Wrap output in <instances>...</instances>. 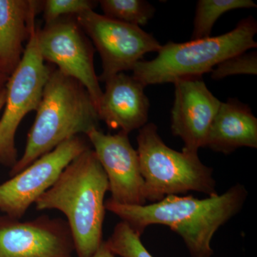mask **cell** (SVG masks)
I'll use <instances>...</instances> for the list:
<instances>
[{
    "label": "cell",
    "instance_id": "6da1fadb",
    "mask_svg": "<svg viewBox=\"0 0 257 257\" xmlns=\"http://www.w3.org/2000/svg\"><path fill=\"white\" fill-rule=\"evenodd\" d=\"M248 192L237 184L224 194L199 199L192 195H169L142 206L123 205L108 199L106 210L117 216L141 236L150 225L170 227L183 239L192 257H211L213 236L242 209Z\"/></svg>",
    "mask_w": 257,
    "mask_h": 257
},
{
    "label": "cell",
    "instance_id": "7a4b0ae2",
    "mask_svg": "<svg viewBox=\"0 0 257 257\" xmlns=\"http://www.w3.org/2000/svg\"><path fill=\"white\" fill-rule=\"evenodd\" d=\"M105 172L95 152L88 149L66 167L55 183L35 203L38 211L58 210L67 217L77 257H92L102 240Z\"/></svg>",
    "mask_w": 257,
    "mask_h": 257
},
{
    "label": "cell",
    "instance_id": "3957f363",
    "mask_svg": "<svg viewBox=\"0 0 257 257\" xmlns=\"http://www.w3.org/2000/svg\"><path fill=\"white\" fill-rule=\"evenodd\" d=\"M36 111L23 156L10 170L11 177L66 140L99 128L97 109L87 89L58 69L51 70Z\"/></svg>",
    "mask_w": 257,
    "mask_h": 257
},
{
    "label": "cell",
    "instance_id": "277c9868",
    "mask_svg": "<svg viewBox=\"0 0 257 257\" xmlns=\"http://www.w3.org/2000/svg\"><path fill=\"white\" fill-rule=\"evenodd\" d=\"M256 20L248 17L227 33L184 43L162 45L156 58L140 61L133 69L134 78L146 87L174 83L178 79L202 77L223 61L256 48Z\"/></svg>",
    "mask_w": 257,
    "mask_h": 257
},
{
    "label": "cell",
    "instance_id": "5b68a950",
    "mask_svg": "<svg viewBox=\"0 0 257 257\" xmlns=\"http://www.w3.org/2000/svg\"><path fill=\"white\" fill-rule=\"evenodd\" d=\"M138 153L145 180L147 202H157L169 195L197 192L218 194L213 169L198 155L177 152L167 146L154 123L140 128Z\"/></svg>",
    "mask_w": 257,
    "mask_h": 257
},
{
    "label": "cell",
    "instance_id": "8992f818",
    "mask_svg": "<svg viewBox=\"0 0 257 257\" xmlns=\"http://www.w3.org/2000/svg\"><path fill=\"white\" fill-rule=\"evenodd\" d=\"M51 70L39 50L35 23L23 58L5 85L6 101L0 119V165L10 169L16 165L17 130L25 116L38 108Z\"/></svg>",
    "mask_w": 257,
    "mask_h": 257
},
{
    "label": "cell",
    "instance_id": "52a82bcc",
    "mask_svg": "<svg viewBox=\"0 0 257 257\" xmlns=\"http://www.w3.org/2000/svg\"><path fill=\"white\" fill-rule=\"evenodd\" d=\"M79 26L99 52L102 63L99 82L133 70L144 56L158 52L162 45L151 34L136 25L99 15L94 10L75 17Z\"/></svg>",
    "mask_w": 257,
    "mask_h": 257
},
{
    "label": "cell",
    "instance_id": "ba28073f",
    "mask_svg": "<svg viewBox=\"0 0 257 257\" xmlns=\"http://www.w3.org/2000/svg\"><path fill=\"white\" fill-rule=\"evenodd\" d=\"M37 42L44 60L81 83L98 109L103 91L94 69V48L76 18L64 17L37 28Z\"/></svg>",
    "mask_w": 257,
    "mask_h": 257
},
{
    "label": "cell",
    "instance_id": "9c48e42d",
    "mask_svg": "<svg viewBox=\"0 0 257 257\" xmlns=\"http://www.w3.org/2000/svg\"><path fill=\"white\" fill-rule=\"evenodd\" d=\"M89 148V140L74 136L0 184V211L13 219H21L69 163Z\"/></svg>",
    "mask_w": 257,
    "mask_h": 257
},
{
    "label": "cell",
    "instance_id": "30bf717a",
    "mask_svg": "<svg viewBox=\"0 0 257 257\" xmlns=\"http://www.w3.org/2000/svg\"><path fill=\"white\" fill-rule=\"evenodd\" d=\"M67 221L47 215L20 221L0 216V257H74Z\"/></svg>",
    "mask_w": 257,
    "mask_h": 257
},
{
    "label": "cell",
    "instance_id": "8fae6325",
    "mask_svg": "<svg viewBox=\"0 0 257 257\" xmlns=\"http://www.w3.org/2000/svg\"><path fill=\"white\" fill-rule=\"evenodd\" d=\"M87 138L105 172L110 200L123 205L146 204L145 180L142 175L138 151L127 134H104L93 130Z\"/></svg>",
    "mask_w": 257,
    "mask_h": 257
},
{
    "label": "cell",
    "instance_id": "7c38bea8",
    "mask_svg": "<svg viewBox=\"0 0 257 257\" xmlns=\"http://www.w3.org/2000/svg\"><path fill=\"white\" fill-rule=\"evenodd\" d=\"M172 109V134L182 139V152L198 155L205 146L208 132L221 101L208 89L202 77L178 79Z\"/></svg>",
    "mask_w": 257,
    "mask_h": 257
},
{
    "label": "cell",
    "instance_id": "4fadbf2b",
    "mask_svg": "<svg viewBox=\"0 0 257 257\" xmlns=\"http://www.w3.org/2000/svg\"><path fill=\"white\" fill-rule=\"evenodd\" d=\"M145 86L133 77L119 73L105 82L97 111L99 119L110 130L130 134L148 120L150 101Z\"/></svg>",
    "mask_w": 257,
    "mask_h": 257
},
{
    "label": "cell",
    "instance_id": "5bb4252c",
    "mask_svg": "<svg viewBox=\"0 0 257 257\" xmlns=\"http://www.w3.org/2000/svg\"><path fill=\"white\" fill-rule=\"evenodd\" d=\"M42 2L0 0V67L11 75L23 58Z\"/></svg>",
    "mask_w": 257,
    "mask_h": 257
},
{
    "label": "cell",
    "instance_id": "9a60e30c",
    "mask_svg": "<svg viewBox=\"0 0 257 257\" xmlns=\"http://www.w3.org/2000/svg\"><path fill=\"white\" fill-rule=\"evenodd\" d=\"M204 147L224 155L241 147L257 148V119L249 106L235 99L221 101Z\"/></svg>",
    "mask_w": 257,
    "mask_h": 257
},
{
    "label": "cell",
    "instance_id": "2e32d148",
    "mask_svg": "<svg viewBox=\"0 0 257 257\" xmlns=\"http://www.w3.org/2000/svg\"><path fill=\"white\" fill-rule=\"evenodd\" d=\"M256 8L257 5L251 0H199L196 8L192 40L210 37L216 20L224 13Z\"/></svg>",
    "mask_w": 257,
    "mask_h": 257
},
{
    "label": "cell",
    "instance_id": "e0dca14e",
    "mask_svg": "<svg viewBox=\"0 0 257 257\" xmlns=\"http://www.w3.org/2000/svg\"><path fill=\"white\" fill-rule=\"evenodd\" d=\"M100 5L104 16L122 23L145 26L155 13V8L144 0H101Z\"/></svg>",
    "mask_w": 257,
    "mask_h": 257
},
{
    "label": "cell",
    "instance_id": "ac0fdd59",
    "mask_svg": "<svg viewBox=\"0 0 257 257\" xmlns=\"http://www.w3.org/2000/svg\"><path fill=\"white\" fill-rule=\"evenodd\" d=\"M140 237L126 223L121 221L115 226L106 243L115 256L154 257L145 247Z\"/></svg>",
    "mask_w": 257,
    "mask_h": 257
},
{
    "label": "cell",
    "instance_id": "d6986e66",
    "mask_svg": "<svg viewBox=\"0 0 257 257\" xmlns=\"http://www.w3.org/2000/svg\"><path fill=\"white\" fill-rule=\"evenodd\" d=\"M97 4L91 0H46L42 1V10L45 23L50 24L64 17L94 10Z\"/></svg>",
    "mask_w": 257,
    "mask_h": 257
},
{
    "label": "cell",
    "instance_id": "ffe728a7",
    "mask_svg": "<svg viewBox=\"0 0 257 257\" xmlns=\"http://www.w3.org/2000/svg\"><path fill=\"white\" fill-rule=\"evenodd\" d=\"M211 78L219 80L229 76L237 74H257L256 52H243L229 57L216 65L211 71Z\"/></svg>",
    "mask_w": 257,
    "mask_h": 257
},
{
    "label": "cell",
    "instance_id": "44dd1931",
    "mask_svg": "<svg viewBox=\"0 0 257 257\" xmlns=\"http://www.w3.org/2000/svg\"><path fill=\"white\" fill-rule=\"evenodd\" d=\"M114 253L111 252L108 247L106 241H103L96 252L92 257H115Z\"/></svg>",
    "mask_w": 257,
    "mask_h": 257
},
{
    "label": "cell",
    "instance_id": "7402d4cb",
    "mask_svg": "<svg viewBox=\"0 0 257 257\" xmlns=\"http://www.w3.org/2000/svg\"><path fill=\"white\" fill-rule=\"evenodd\" d=\"M9 77L10 76L5 73L4 71L0 67V92L5 87Z\"/></svg>",
    "mask_w": 257,
    "mask_h": 257
},
{
    "label": "cell",
    "instance_id": "603a6c76",
    "mask_svg": "<svg viewBox=\"0 0 257 257\" xmlns=\"http://www.w3.org/2000/svg\"><path fill=\"white\" fill-rule=\"evenodd\" d=\"M5 101H6V89L5 87L0 92V112L4 108Z\"/></svg>",
    "mask_w": 257,
    "mask_h": 257
}]
</instances>
